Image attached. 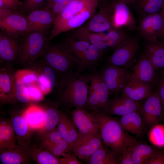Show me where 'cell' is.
Instances as JSON below:
<instances>
[{"mask_svg": "<svg viewBox=\"0 0 164 164\" xmlns=\"http://www.w3.org/2000/svg\"><path fill=\"white\" fill-rule=\"evenodd\" d=\"M57 104L48 107L44 110V123L43 126L41 134L42 139L49 132L57 125L61 112L57 108Z\"/></svg>", "mask_w": 164, "mask_h": 164, "instance_id": "obj_33", "label": "cell"}, {"mask_svg": "<svg viewBox=\"0 0 164 164\" xmlns=\"http://www.w3.org/2000/svg\"><path fill=\"white\" fill-rule=\"evenodd\" d=\"M138 37L130 36L123 43L114 50L107 60V64L129 69L136 63L140 50Z\"/></svg>", "mask_w": 164, "mask_h": 164, "instance_id": "obj_5", "label": "cell"}, {"mask_svg": "<svg viewBox=\"0 0 164 164\" xmlns=\"http://www.w3.org/2000/svg\"><path fill=\"white\" fill-rule=\"evenodd\" d=\"M120 123L124 130L141 138L145 133L142 117L139 111H135L121 116Z\"/></svg>", "mask_w": 164, "mask_h": 164, "instance_id": "obj_27", "label": "cell"}, {"mask_svg": "<svg viewBox=\"0 0 164 164\" xmlns=\"http://www.w3.org/2000/svg\"><path fill=\"white\" fill-rule=\"evenodd\" d=\"M137 142L135 138L132 136L126 142L120 156V164H133L132 155Z\"/></svg>", "mask_w": 164, "mask_h": 164, "instance_id": "obj_40", "label": "cell"}, {"mask_svg": "<svg viewBox=\"0 0 164 164\" xmlns=\"http://www.w3.org/2000/svg\"><path fill=\"white\" fill-rule=\"evenodd\" d=\"M129 69L107 64L100 71L110 96L120 93L132 77Z\"/></svg>", "mask_w": 164, "mask_h": 164, "instance_id": "obj_6", "label": "cell"}, {"mask_svg": "<svg viewBox=\"0 0 164 164\" xmlns=\"http://www.w3.org/2000/svg\"><path fill=\"white\" fill-rule=\"evenodd\" d=\"M91 85L90 89L94 90L99 103L100 112L106 114L109 97V91L100 71H94L88 75Z\"/></svg>", "mask_w": 164, "mask_h": 164, "instance_id": "obj_20", "label": "cell"}, {"mask_svg": "<svg viewBox=\"0 0 164 164\" xmlns=\"http://www.w3.org/2000/svg\"><path fill=\"white\" fill-rule=\"evenodd\" d=\"M20 39L12 37L2 31L0 33V58L1 64L12 66L18 61L20 49Z\"/></svg>", "mask_w": 164, "mask_h": 164, "instance_id": "obj_14", "label": "cell"}, {"mask_svg": "<svg viewBox=\"0 0 164 164\" xmlns=\"http://www.w3.org/2000/svg\"><path fill=\"white\" fill-rule=\"evenodd\" d=\"M161 11L162 14L163 18V28L161 36L159 39H158L164 42V0H163V2Z\"/></svg>", "mask_w": 164, "mask_h": 164, "instance_id": "obj_52", "label": "cell"}, {"mask_svg": "<svg viewBox=\"0 0 164 164\" xmlns=\"http://www.w3.org/2000/svg\"><path fill=\"white\" fill-rule=\"evenodd\" d=\"M23 115L30 127L38 128L44 124V110L39 107L34 105L29 106Z\"/></svg>", "mask_w": 164, "mask_h": 164, "instance_id": "obj_36", "label": "cell"}, {"mask_svg": "<svg viewBox=\"0 0 164 164\" xmlns=\"http://www.w3.org/2000/svg\"><path fill=\"white\" fill-rule=\"evenodd\" d=\"M132 77L152 86L157 80L156 70L144 53L142 52L132 67Z\"/></svg>", "mask_w": 164, "mask_h": 164, "instance_id": "obj_19", "label": "cell"}, {"mask_svg": "<svg viewBox=\"0 0 164 164\" xmlns=\"http://www.w3.org/2000/svg\"><path fill=\"white\" fill-rule=\"evenodd\" d=\"M75 0H60L56 2L51 9L53 22L55 19L67 9Z\"/></svg>", "mask_w": 164, "mask_h": 164, "instance_id": "obj_44", "label": "cell"}, {"mask_svg": "<svg viewBox=\"0 0 164 164\" xmlns=\"http://www.w3.org/2000/svg\"><path fill=\"white\" fill-rule=\"evenodd\" d=\"M69 35L76 39L89 43L104 53L110 49L104 40V36L91 32L85 26L72 30Z\"/></svg>", "mask_w": 164, "mask_h": 164, "instance_id": "obj_26", "label": "cell"}, {"mask_svg": "<svg viewBox=\"0 0 164 164\" xmlns=\"http://www.w3.org/2000/svg\"><path fill=\"white\" fill-rule=\"evenodd\" d=\"M10 120L15 134L17 144L29 143L30 127L23 114H14L12 116Z\"/></svg>", "mask_w": 164, "mask_h": 164, "instance_id": "obj_30", "label": "cell"}, {"mask_svg": "<svg viewBox=\"0 0 164 164\" xmlns=\"http://www.w3.org/2000/svg\"><path fill=\"white\" fill-rule=\"evenodd\" d=\"M155 84L156 90L161 100L164 111V76L158 78Z\"/></svg>", "mask_w": 164, "mask_h": 164, "instance_id": "obj_49", "label": "cell"}, {"mask_svg": "<svg viewBox=\"0 0 164 164\" xmlns=\"http://www.w3.org/2000/svg\"><path fill=\"white\" fill-rule=\"evenodd\" d=\"M0 27L1 31L9 36L20 39L27 32L26 16L16 11L6 17L0 19Z\"/></svg>", "mask_w": 164, "mask_h": 164, "instance_id": "obj_12", "label": "cell"}, {"mask_svg": "<svg viewBox=\"0 0 164 164\" xmlns=\"http://www.w3.org/2000/svg\"><path fill=\"white\" fill-rule=\"evenodd\" d=\"M57 126L63 139L71 146L78 135V132L72 120L61 112Z\"/></svg>", "mask_w": 164, "mask_h": 164, "instance_id": "obj_31", "label": "cell"}, {"mask_svg": "<svg viewBox=\"0 0 164 164\" xmlns=\"http://www.w3.org/2000/svg\"><path fill=\"white\" fill-rule=\"evenodd\" d=\"M17 144L15 134L11 120L1 121L0 150L13 148Z\"/></svg>", "mask_w": 164, "mask_h": 164, "instance_id": "obj_29", "label": "cell"}, {"mask_svg": "<svg viewBox=\"0 0 164 164\" xmlns=\"http://www.w3.org/2000/svg\"><path fill=\"white\" fill-rule=\"evenodd\" d=\"M84 161L88 164H120V156L103 143Z\"/></svg>", "mask_w": 164, "mask_h": 164, "instance_id": "obj_28", "label": "cell"}, {"mask_svg": "<svg viewBox=\"0 0 164 164\" xmlns=\"http://www.w3.org/2000/svg\"><path fill=\"white\" fill-rule=\"evenodd\" d=\"M62 156L65 159V164H82L73 152L64 153Z\"/></svg>", "mask_w": 164, "mask_h": 164, "instance_id": "obj_50", "label": "cell"}, {"mask_svg": "<svg viewBox=\"0 0 164 164\" xmlns=\"http://www.w3.org/2000/svg\"><path fill=\"white\" fill-rule=\"evenodd\" d=\"M163 2V0H137L133 4L140 18L161 11Z\"/></svg>", "mask_w": 164, "mask_h": 164, "instance_id": "obj_34", "label": "cell"}, {"mask_svg": "<svg viewBox=\"0 0 164 164\" xmlns=\"http://www.w3.org/2000/svg\"><path fill=\"white\" fill-rule=\"evenodd\" d=\"M103 144L100 136L92 134H83L78 131L77 136L71 146L77 157L84 161L91 155Z\"/></svg>", "mask_w": 164, "mask_h": 164, "instance_id": "obj_9", "label": "cell"}, {"mask_svg": "<svg viewBox=\"0 0 164 164\" xmlns=\"http://www.w3.org/2000/svg\"><path fill=\"white\" fill-rule=\"evenodd\" d=\"M33 146L29 142L18 144L13 148L0 150V160L3 164H26L34 160Z\"/></svg>", "mask_w": 164, "mask_h": 164, "instance_id": "obj_11", "label": "cell"}, {"mask_svg": "<svg viewBox=\"0 0 164 164\" xmlns=\"http://www.w3.org/2000/svg\"><path fill=\"white\" fill-rule=\"evenodd\" d=\"M26 18L28 22L27 33L34 32L48 33L53 24L51 9L45 6L31 12L26 15Z\"/></svg>", "mask_w": 164, "mask_h": 164, "instance_id": "obj_15", "label": "cell"}, {"mask_svg": "<svg viewBox=\"0 0 164 164\" xmlns=\"http://www.w3.org/2000/svg\"><path fill=\"white\" fill-rule=\"evenodd\" d=\"M72 116L78 132L100 136L99 124L90 111L83 109H75L72 111Z\"/></svg>", "mask_w": 164, "mask_h": 164, "instance_id": "obj_17", "label": "cell"}, {"mask_svg": "<svg viewBox=\"0 0 164 164\" xmlns=\"http://www.w3.org/2000/svg\"><path fill=\"white\" fill-rule=\"evenodd\" d=\"M41 148L48 151L53 155L59 157L62 156L65 153L73 152L71 145L63 139L57 143Z\"/></svg>", "mask_w": 164, "mask_h": 164, "instance_id": "obj_39", "label": "cell"}, {"mask_svg": "<svg viewBox=\"0 0 164 164\" xmlns=\"http://www.w3.org/2000/svg\"><path fill=\"white\" fill-rule=\"evenodd\" d=\"M145 164H164V151L158 149Z\"/></svg>", "mask_w": 164, "mask_h": 164, "instance_id": "obj_47", "label": "cell"}, {"mask_svg": "<svg viewBox=\"0 0 164 164\" xmlns=\"http://www.w3.org/2000/svg\"><path fill=\"white\" fill-rule=\"evenodd\" d=\"M145 40L143 52L156 70L164 69V42L157 38Z\"/></svg>", "mask_w": 164, "mask_h": 164, "instance_id": "obj_21", "label": "cell"}, {"mask_svg": "<svg viewBox=\"0 0 164 164\" xmlns=\"http://www.w3.org/2000/svg\"><path fill=\"white\" fill-rule=\"evenodd\" d=\"M22 4L19 0H0V8L11 9L18 11Z\"/></svg>", "mask_w": 164, "mask_h": 164, "instance_id": "obj_48", "label": "cell"}, {"mask_svg": "<svg viewBox=\"0 0 164 164\" xmlns=\"http://www.w3.org/2000/svg\"><path fill=\"white\" fill-rule=\"evenodd\" d=\"M156 125L149 131V138L150 141L159 148L164 147V125Z\"/></svg>", "mask_w": 164, "mask_h": 164, "instance_id": "obj_38", "label": "cell"}, {"mask_svg": "<svg viewBox=\"0 0 164 164\" xmlns=\"http://www.w3.org/2000/svg\"><path fill=\"white\" fill-rule=\"evenodd\" d=\"M163 18L162 11L140 18L136 31L145 40L160 38L162 32Z\"/></svg>", "mask_w": 164, "mask_h": 164, "instance_id": "obj_10", "label": "cell"}, {"mask_svg": "<svg viewBox=\"0 0 164 164\" xmlns=\"http://www.w3.org/2000/svg\"><path fill=\"white\" fill-rule=\"evenodd\" d=\"M32 156L34 160L39 164H65V159L56 156L42 148L33 146Z\"/></svg>", "mask_w": 164, "mask_h": 164, "instance_id": "obj_35", "label": "cell"}, {"mask_svg": "<svg viewBox=\"0 0 164 164\" xmlns=\"http://www.w3.org/2000/svg\"><path fill=\"white\" fill-rule=\"evenodd\" d=\"M152 86L133 77L121 92V95L136 101L145 99L152 92Z\"/></svg>", "mask_w": 164, "mask_h": 164, "instance_id": "obj_23", "label": "cell"}, {"mask_svg": "<svg viewBox=\"0 0 164 164\" xmlns=\"http://www.w3.org/2000/svg\"><path fill=\"white\" fill-rule=\"evenodd\" d=\"M113 10V29L136 31L137 26L133 14L127 4L111 0Z\"/></svg>", "mask_w": 164, "mask_h": 164, "instance_id": "obj_13", "label": "cell"}, {"mask_svg": "<svg viewBox=\"0 0 164 164\" xmlns=\"http://www.w3.org/2000/svg\"><path fill=\"white\" fill-rule=\"evenodd\" d=\"M130 36L123 29H113L108 31L104 38L109 49L114 50L125 42Z\"/></svg>", "mask_w": 164, "mask_h": 164, "instance_id": "obj_37", "label": "cell"}, {"mask_svg": "<svg viewBox=\"0 0 164 164\" xmlns=\"http://www.w3.org/2000/svg\"><path fill=\"white\" fill-rule=\"evenodd\" d=\"M16 11H18L8 8H0V19L6 17Z\"/></svg>", "mask_w": 164, "mask_h": 164, "instance_id": "obj_51", "label": "cell"}, {"mask_svg": "<svg viewBox=\"0 0 164 164\" xmlns=\"http://www.w3.org/2000/svg\"><path fill=\"white\" fill-rule=\"evenodd\" d=\"M89 82L88 75L76 71L60 77L56 88L58 100L56 104L87 111Z\"/></svg>", "mask_w": 164, "mask_h": 164, "instance_id": "obj_1", "label": "cell"}, {"mask_svg": "<svg viewBox=\"0 0 164 164\" xmlns=\"http://www.w3.org/2000/svg\"><path fill=\"white\" fill-rule=\"evenodd\" d=\"M98 122L104 144L121 156L124 145L132 136L122 127L119 119L107 114L90 111Z\"/></svg>", "mask_w": 164, "mask_h": 164, "instance_id": "obj_2", "label": "cell"}, {"mask_svg": "<svg viewBox=\"0 0 164 164\" xmlns=\"http://www.w3.org/2000/svg\"><path fill=\"white\" fill-rule=\"evenodd\" d=\"M63 139L62 136L58 131L57 128L56 127L48 132L42 139L41 147L54 144Z\"/></svg>", "mask_w": 164, "mask_h": 164, "instance_id": "obj_45", "label": "cell"}, {"mask_svg": "<svg viewBox=\"0 0 164 164\" xmlns=\"http://www.w3.org/2000/svg\"><path fill=\"white\" fill-rule=\"evenodd\" d=\"M158 149L153 146L138 142L132 154L133 164H145Z\"/></svg>", "mask_w": 164, "mask_h": 164, "instance_id": "obj_32", "label": "cell"}, {"mask_svg": "<svg viewBox=\"0 0 164 164\" xmlns=\"http://www.w3.org/2000/svg\"><path fill=\"white\" fill-rule=\"evenodd\" d=\"M104 53L91 44L77 54L75 57L79 61L76 72L80 73L83 71L93 69L98 64Z\"/></svg>", "mask_w": 164, "mask_h": 164, "instance_id": "obj_22", "label": "cell"}, {"mask_svg": "<svg viewBox=\"0 0 164 164\" xmlns=\"http://www.w3.org/2000/svg\"><path fill=\"white\" fill-rule=\"evenodd\" d=\"M18 11L26 16L31 12L40 9L45 5V0H24Z\"/></svg>", "mask_w": 164, "mask_h": 164, "instance_id": "obj_42", "label": "cell"}, {"mask_svg": "<svg viewBox=\"0 0 164 164\" xmlns=\"http://www.w3.org/2000/svg\"><path fill=\"white\" fill-rule=\"evenodd\" d=\"M142 104L127 97L116 95L109 99L106 114L121 116L135 111H140Z\"/></svg>", "mask_w": 164, "mask_h": 164, "instance_id": "obj_18", "label": "cell"}, {"mask_svg": "<svg viewBox=\"0 0 164 164\" xmlns=\"http://www.w3.org/2000/svg\"><path fill=\"white\" fill-rule=\"evenodd\" d=\"M113 14L111 0H101L96 12L85 26L97 33L109 31L113 29Z\"/></svg>", "mask_w": 164, "mask_h": 164, "instance_id": "obj_8", "label": "cell"}, {"mask_svg": "<svg viewBox=\"0 0 164 164\" xmlns=\"http://www.w3.org/2000/svg\"><path fill=\"white\" fill-rule=\"evenodd\" d=\"M26 91L31 101H39L43 99L44 94L36 84L26 86Z\"/></svg>", "mask_w": 164, "mask_h": 164, "instance_id": "obj_46", "label": "cell"}, {"mask_svg": "<svg viewBox=\"0 0 164 164\" xmlns=\"http://www.w3.org/2000/svg\"><path fill=\"white\" fill-rule=\"evenodd\" d=\"M39 58L50 66L60 77L73 72V69L77 68L79 64L78 60L64 42L49 43Z\"/></svg>", "mask_w": 164, "mask_h": 164, "instance_id": "obj_3", "label": "cell"}, {"mask_svg": "<svg viewBox=\"0 0 164 164\" xmlns=\"http://www.w3.org/2000/svg\"><path fill=\"white\" fill-rule=\"evenodd\" d=\"M27 68L33 70L37 77L47 80L53 89L56 88L60 77L54 70L40 58L29 63Z\"/></svg>", "mask_w": 164, "mask_h": 164, "instance_id": "obj_25", "label": "cell"}, {"mask_svg": "<svg viewBox=\"0 0 164 164\" xmlns=\"http://www.w3.org/2000/svg\"><path fill=\"white\" fill-rule=\"evenodd\" d=\"M47 32H27L20 39V49L18 61L27 65L39 58L49 43Z\"/></svg>", "mask_w": 164, "mask_h": 164, "instance_id": "obj_4", "label": "cell"}, {"mask_svg": "<svg viewBox=\"0 0 164 164\" xmlns=\"http://www.w3.org/2000/svg\"><path fill=\"white\" fill-rule=\"evenodd\" d=\"M60 0H45V4L44 6L51 9L53 5L56 2Z\"/></svg>", "mask_w": 164, "mask_h": 164, "instance_id": "obj_53", "label": "cell"}, {"mask_svg": "<svg viewBox=\"0 0 164 164\" xmlns=\"http://www.w3.org/2000/svg\"><path fill=\"white\" fill-rule=\"evenodd\" d=\"M139 112L143 120L145 132L164 119L162 104L156 90L152 91L145 99Z\"/></svg>", "mask_w": 164, "mask_h": 164, "instance_id": "obj_7", "label": "cell"}, {"mask_svg": "<svg viewBox=\"0 0 164 164\" xmlns=\"http://www.w3.org/2000/svg\"><path fill=\"white\" fill-rule=\"evenodd\" d=\"M26 88L25 85L15 76V102L17 101L22 104H27L31 102L26 94Z\"/></svg>", "mask_w": 164, "mask_h": 164, "instance_id": "obj_43", "label": "cell"}, {"mask_svg": "<svg viewBox=\"0 0 164 164\" xmlns=\"http://www.w3.org/2000/svg\"><path fill=\"white\" fill-rule=\"evenodd\" d=\"M94 15L89 12H84L73 16L59 25L53 26L49 37L50 41L52 40L62 33L72 30L81 27Z\"/></svg>", "mask_w": 164, "mask_h": 164, "instance_id": "obj_24", "label": "cell"}, {"mask_svg": "<svg viewBox=\"0 0 164 164\" xmlns=\"http://www.w3.org/2000/svg\"><path fill=\"white\" fill-rule=\"evenodd\" d=\"M16 77L20 80L26 86L36 84L37 75L33 70L29 68L19 70L15 72Z\"/></svg>", "mask_w": 164, "mask_h": 164, "instance_id": "obj_41", "label": "cell"}, {"mask_svg": "<svg viewBox=\"0 0 164 164\" xmlns=\"http://www.w3.org/2000/svg\"><path fill=\"white\" fill-rule=\"evenodd\" d=\"M0 99L2 103L15 102V76L12 66L1 65Z\"/></svg>", "mask_w": 164, "mask_h": 164, "instance_id": "obj_16", "label": "cell"}, {"mask_svg": "<svg viewBox=\"0 0 164 164\" xmlns=\"http://www.w3.org/2000/svg\"><path fill=\"white\" fill-rule=\"evenodd\" d=\"M125 3L127 5L130 4H134L137 0H112Z\"/></svg>", "mask_w": 164, "mask_h": 164, "instance_id": "obj_54", "label": "cell"}]
</instances>
